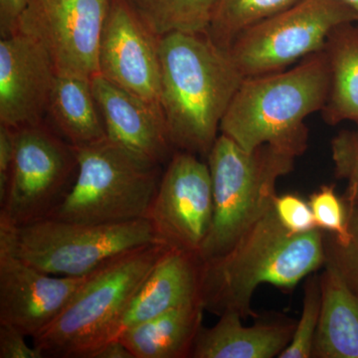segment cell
<instances>
[{"instance_id": "30bf717a", "label": "cell", "mask_w": 358, "mask_h": 358, "mask_svg": "<svg viewBox=\"0 0 358 358\" xmlns=\"http://www.w3.org/2000/svg\"><path fill=\"white\" fill-rule=\"evenodd\" d=\"M110 0H30L15 32L46 50L57 75L92 79Z\"/></svg>"}, {"instance_id": "4316f807", "label": "cell", "mask_w": 358, "mask_h": 358, "mask_svg": "<svg viewBox=\"0 0 358 358\" xmlns=\"http://www.w3.org/2000/svg\"><path fill=\"white\" fill-rule=\"evenodd\" d=\"M357 128L339 131L331 143L336 178L345 180L343 199L358 201V124Z\"/></svg>"}, {"instance_id": "603a6c76", "label": "cell", "mask_w": 358, "mask_h": 358, "mask_svg": "<svg viewBox=\"0 0 358 358\" xmlns=\"http://www.w3.org/2000/svg\"><path fill=\"white\" fill-rule=\"evenodd\" d=\"M300 0H217L208 33L224 49L251 26L294 6Z\"/></svg>"}, {"instance_id": "83f0119b", "label": "cell", "mask_w": 358, "mask_h": 358, "mask_svg": "<svg viewBox=\"0 0 358 358\" xmlns=\"http://www.w3.org/2000/svg\"><path fill=\"white\" fill-rule=\"evenodd\" d=\"M273 208L285 229L293 234L317 229L312 208L308 202L294 193L275 195Z\"/></svg>"}, {"instance_id": "7402d4cb", "label": "cell", "mask_w": 358, "mask_h": 358, "mask_svg": "<svg viewBox=\"0 0 358 358\" xmlns=\"http://www.w3.org/2000/svg\"><path fill=\"white\" fill-rule=\"evenodd\" d=\"M155 36L208 31L217 0H129Z\"/></svg>"}, {"instance_id": "d6986e66", "label": "cell", "mask_w": 358, "mask_h": 358, "mask_svg": "<svg viewBox=\"0 0 358 358\" xmlns=\"http://www.w3.org/2000/svg\"><path fill=\"white\" fill-rule=\"evenodd\" d=\"M204 310L201 303L173 308L131 327L119 339L134 358L192 357Z\"/></svg>"}, {"instance_id": "4dcf8cb0", "label": "cell", "mask_w": 358, "mask_h": 358, "mask_svg": "<svg viewBox=\"0 0 358 358\" xmlns=\"http://www.w3.org/2000/svg\"><path fill=\"white\" fill-rule=\"evenodd\" d=\"M30 0H0V33L1 37L15 33L20 16Z\"/></svg>"}, {"instance_id": "e0dca14e", "label": "cell", "mask_w": 358, "mask_h": 358, "mask_svg": "<svg viewBox=\"0 0 358 358\" xmlns=\"http://www.w3.org/2000/svg\"><path fill=\"white\" fill-rule=\"evenodd\" d=\"M219 317L215 326L200 329L192 358L279 357L291 343L296 324L293 320H275L245 327L237 313Z\"/></svg>"}, {"instance_id": "1f68e13d", "label": "cell", "mask_w": 358, "mask_h": 358, "mask_svg": "<svg viewBox=\"0 0 358 358\" xmlns=\"http://www.w3.org/2000/svg\"><path fill=\"white\" fill-rule=\"evenodd\" d=\"M88 358H134L121 339L107 341L94 350Z\"/></svg>"}, {"instance_id": "484cf974", "label": "cell", "mask_w": 358, "mask_h": 358, "mask_svg": "<svg viewBox=\"0 0 358 358\" xmlns=\"http://www.w3.org/2000/svg\"><path fill=\"white\" fill-rule=\"evenodd\" d=\"M308 204L319 229L338 238L345 236L348 233V203L343 197L336 194L334 185L320 186L310 194Z\"/></svg>"}, {"instance_id": "ffe728a7", "label": "cell", "mask_w": 358, "mask_h": 358, "mask_svg": "<svg viewBox=\"0 0 358 358\" xmlns=\"http://www.w3.org/2000/svg\"><path fill=\"white\" fill-rule=\"evenodd\" d=\"M48 113L72 147H86L108 138L88 78L57 75Z\"/></svg>"}, {"instance_id": "f546056e", "label": "cell", "mask_w": 358, "mask_h": 358, "mask_svg": "<svg viewBox=\"0 0 358 358\" xmlns=\"http://www.w3.org/2000/svg\"><path fill=\"white\" fill-rule=\"evenodd\" d=\"M13 129L0 124V201L6 196L14 159Z\"/></svg>"}, {"instance_id": "52a82bcc", "label": "cell", "mask_w": 358, "mask_h": 358, "mask_svg": "<svg viewBox=\"0 0 358 358\" xmlns=\"http://www.w3.org/2000/svg\"><path fill=\"white\" fill-rule=\"evenodd\" d=\"M0 234L33 267L73 278L92 274L131 250L159 243L147 218L110 224L48 218L17 227L0 221Z\"/></svg>"}, {"instance_id": "7c38bea8", "label": "cell", "mask_w": 358, "mask_h": 358, "mask_svg": "<svg viewBox=\"0 0 358 358\" xmlns=\"http://www.w3.org/2000/svg\"><path fill=\"white\" fill-rule=\"evenodd\" d=\"M159 40L129 0H110L99 50V74L162 110Z\"/></svg>"}, {"instance_id": "8fae6325", "label": "cell", "mask_w": 358, "mask_h": 358, "mask_svg": "<svg viewBox=\"0 0 358 358\" xmlns=\"http://www.w3.org/2000/svg\"><path fill=\"white\" fill-rule=\"evenodd\" d=\"M145 218L159 243L199 254L213 218L208 164L199 155L176 150Z\"/></svg>"}, {"instance_id": "d4e9b609", "label": "cell", "mask_w": 358, "mask_h": 358, "mask_svg": "<svg viewBox=\"0 0 358 358\" xmlns=\"http://www.w3.org/2000/svg\"><path fill=\"white\" fill-rule=\"evenodd\" d=\"M322 307L320 275L310 274L305 285L303 312L296 322L291 343L279 358H310Z\"/></svg>"}, {"instance_id": "44dd1931", "label": "cell", "mask_w": 358, "mask_h": 358, "mask_svg": "<svg viewBox=\"0 0 358 358\" xmlns=\"http://www.w3.org/2000/svg\"><path fill=\"white\" fill-rule=\"evenodd\" d=\"M329 59L331 84L322 117L336 126L343 122L358 124V22L336 28L324 47Z\"/></svg>"}, {"instance_id": "277c9868", "label": "cell", "mask_w": 358, "mask_h": 358, "mask_svg": "<svg viewBox=\"0 0 358 358\" xmlns=\"http://www.w3.org/2000/svg\"><path fill=\"white\" fill-rule=\"evenodd\" d=\"M296 159L268 145L247 152L219 134L207 157L213 218L199 251L203 262L227 253L270 210L277 195L278 180L293 171Z\"/></svg>"}, {"instance_id": "6da1fadb", "label": "cell", "mask_w": 358, "mask_h": 358, "mask_svg": "<svg viewBox=\"0 0 358 358\" xmlns=\"http://www.w3.org/2000/svg\"><path fill=\"white\" fill-rule=\"evenodd\" d=\"M160 107L174 150L207 159L245 77L208 33H173L159 40Z\"/></svg>"}, {"instance_id": "9c48e42d", "label": "cell", "mask_w": 358, "mask_h": 358, "mask_svg": "<svg viewBox=\"0 0 358 358\" xmlns=\"http://www.w3.org/2000/svg\"><path fill=\"white\" fill-rule=\"evenodd\" d=\"M14 159L0 221L27 225L50 218L74 185L76 150L43 122L13 129Z\"/></svg>"}, {"instance_id": "2e32d148", "label": "cell", "mask_w": 358, "mask_h": 358, "mask_svg": "<svg viewBox=\"0 0 358 358\" xmlns=\"http://www.w3.org/2000/svg\"><path fill=\"white\" fill-rule=\"evenodd\" d=\"M92 89L108 138L143 159L162 166L173 150L162 110L96 75Z\"/></svg>"}, {"instance_id": "9a60e30c", "label": "cell", "mask_w": 358, "mask_h": 358, "mask_svg": "<svg viewBox=\"0 0 358 358\" xmlns=\"http://www.w3.org/2000/svg\"><path fill=\"white\" fill-rule=\"evenodd\" d=\"M203 268L199 253L167 250L99 346L119 339L128 329L162 313L190 303H202Z\"/></svg>"}, {"instance_id": "5bb4252c", "label": "cell", "mask_w": 358, "mask_h": 358, "mask_svg": "<svg viewBox=\"0 0 358 358\" xmlns=\"http://www.w3.org/2000/svg\"><path fill=\"white\" fill-rule=\"evenodd\" d=\"M55 67L31 37L15 32L0 40V124L11 129L41 124L49 105Z\"/></svg>"}, {"instance_id": "f1b7e54d", "label": "cell", "mask_w": 358, "mask_h": 358, "mask_svg": "<svg viewBox=\"0 0 358 358\" xmlns=\"http://www.w3.org/2000/svg\"><path fill=\"white\" fill-rule=\"evenodd\" d=\"M25 336L15 327L0 324V358H43L34 345H27Z\"/></svg>"}, {"instance_id": "4fadbf2b", "label": "cell", "mask_w": 358, "mask_h": 358, "mask_svg": "<svg viewBox=\"0 0 358 358\" xmlns=\"http://www.w3.org/2000/svg\"><path fill=\"white\" fill-rule=\"evenodd\" d=\"M92 274L73 278L42 272L16 255L0 234V324L34 338L58 317Z\"/></svg>"}, {"instance_id": "7a4b0ae2", "label": "cell", "mask_w": 358, "mask_h": 358, "mask_svg": "<svg viewBox=\"0 0 358 358\" xmlns=\"http://www.w3.org/2000/svg\"><path fill=\"white\" fill-rule=\"evenodd\" d=\"M322 266V230L293 234L272 206L227 253L204 262L202 305L217 315L234 312L243 320L257 317L252 299L260 285L292 289Z\"/></svg>"}, {"instance_id": "cb8c5ba5", "label": "cell", "mask_w": 358, "mask_h": 358, "mask_svg": "<svg viewBox=\"0 0 358 358\" xmlns=\"http://www.w3.org/2000/svg\"><path fill=\"white\" fill-rule=\"evenodd\" d=\"M345 201L348 210L345 236L338 238L322 231L324 266L333 268L358 296V201Z\"/></svg>"}, {"instance_id": "ba28073f", "label": "cell", "mask_w": 358, "mask_h": 358, "mask_svg": "<svg viewBox=\"0 0 358 358\" xmlns=\"http://www.w3.org/2000/svg\"><path fill=\"white\" fill-rule=\"evenodd\" d=\"M355 21L341 0H300L245 30L227 50L245 78L280 72L324 50L336 28Z\"/></svg>"}, {"instance_id": "3957f363", "label": "cell", "mask_w": 358, "mask_h": 358, "mask_svg": "<svg viewBox=\"0 0 358 358\" xmlns=\"http://www.w3.org/2000/svg\"><path fill=\"white\" fill-rule=\"evenodd\" d=\"M331 72L326 51L293 68L245 78L220 124V134L252 152L268 145L300 157L308 148L306 119L322 112Z\"/></svg>"}, {"instance_id": "d6a6232c", "label": "cell", "mask_w": 358, "mask_h": 358, "mask_svg": "<svg viewBox=\"0 0 358 358\" xmlns=\"http://www.w3.org/2000/svg\"><path fill=\"white\" fill-rule=\"evenodd\" d=\"M357 16L358 21V0H341Z\"/></svg>"}, {"instance_id": "8992f818", "label": "cell", "mask_w": 358, "mask_h": 358, "mask_svg": "<svg viewBox=\"0 0 358 358\" xmlns=\"http://www.w3.org/2000/svg\"><path fill=\"white\" fill-rule=\"evenodd\" d=\"M75 150L74 185L50 218L85 224L145 218L162 176L159 164L108 138Z\"/></svg>"}, {"instance_id": "ac0fdd59", "label": "cell", "mask_w": 358, "mask_h": 358, "mask_svg": "<svg viewBox=\"0 0 358 358\" xmlns=\"http://www.w3.org/2000/svg\"><path fill=\"white\" fill-rule=\"evenodd\" d=\"M322 307L313 358H358V296L333 270L320 275Z\"/></svg>"}, {"instance_id": "5b68a950", "label": "cell", "mask_w": 358, "mask_h": 358, "mask_svg": "<svg viewBox=\"0 0 358 358\" xmlns=\"http://www.w3.org/2000/svg\"><path fill=\"white\" fill-rule=\"evenodd\" d=\"M169 247L145 245L95 271L64 310L32 338L42 357L88 358Z\"/></svg>"}]
</instances>
